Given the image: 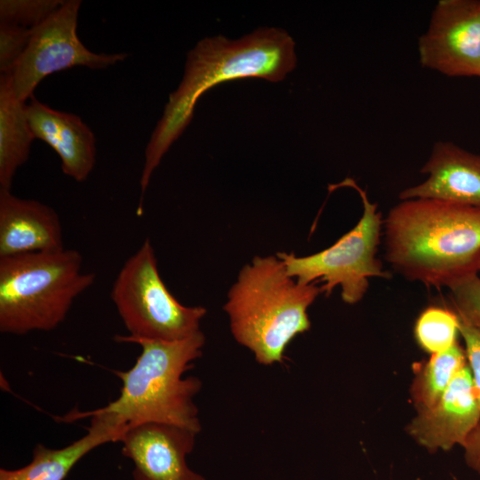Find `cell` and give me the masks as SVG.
I'll list each match as a JSON object with an SVG mask.
<instances>
[{"label":"cell","instance_id":"obj_10","mask_svg":"<svg viewBox=\"0 0 480 480\" xmlns=\"http://www.w3.org/2000/svg\"><path fill=\"white\" fill-rule=\"evenodd\" d=\"M196 432L180 426L144 422L130 426L120 439L122 454L134 464V480H205L187 465Z\"/></svg>","mask_w":480,"mask_h":480},{"label":"cell","instance_id":"obj_15","mask_svg":"<svg viewBox=\"0 0 480 480\" xmlns=\"http://www.w3.org/2000/svg\"><path fill=\"white\" fill-rule=\"evenodd\" d=\"M27 106L35 138L49 145L59 156L61 170L78 182L85 180L96 161L93 132L76 115L59 111L34 96Z\"/></svg>","mask_w":480,"mask_h":480},{"label":"cell","instance_id":"obj_7","mask_svg":"<svg viewBox=\"0 0 480 480\" xmlns=\"http://www.w3.org/2000/svg\"><path fill=\"white\" fill-rule=\"evenodd\" d=\"M340 187L355 189L362 200L363 215L357 224L335 244L319 252L304 257L292 252H278L276 256L298 283L324 282L321 287L326 296L340 286L343 301L356 304L366 293L370 278L388 279L391 275L384 270L377 258L383 224L378 204L371 202L366 191L351 178L329 185V189Z\"/></svg>","mask_w":480,"mask_h":480},{"label":"cell","instance_id":"obj_12","mask_svg":"<svg viewBox=\"0 0 480 480\" xmlns=\"http://www.w3.org/2000/svg\"><path fill=\"white\" fill-rule=\"evenodd\" d=\"M427 178L399 193L401 200L432 198L480 209V154L436 141L420 168Z\"/></svg>","mask_w":480,"mask_h":480},{"label":"cell","instance_id":"obj_9","mask_svg":"<svg viewBox=\"0 0 480 480\" xmlns=\"http://www.w3.org/2000/svg\"><path fill=\"white\" fill-rule=\"evenodd\" d=\"M417 50L425 68L480 78V0H439Z\"/></svg>","mask_w":480,"mask_h":480},{"label":"cell","instance_id":"obj_19","mask_svg":"<svg viewBox=\"0 0 480 480\" xmlns=\"http://www.w3.org/2000/svg\"><path fill=\"white\" fill-rule=\"evenodd\" d=\"M62 0H1L0 22L32 29L47 20Z\"/></svg>","mask_w":480,"mask_h":480},{"label":"cell","instance_id":"obj_2","mask_svg":"<svg viewBox=\"0 0 480 480\" xmlns=\"http://www.w3.org/2000/svg\"><path fill=\"white\" fill-rule=\"evenodd\" d=\"M383 224L386 260L410 281L450 289L480 272V209L406 199L389 210Z\"/></svg>","mask_w":480,"mask_h":480},{"label":"cell","instance_id":"obj_3","mask_svg":"<svg viewBox=\"0 0 480 480\" xmlns=\"http://www.w3.org/2000/svg\"><path fill=\"white\" fill-rule=\"evenodd\" d=\"M292 277L276 256H256L240 271L224 306L235 340L260 364L282 363L288 344L310 328L308 307L322 293Z\"/></svg>","mask_w":480,"mask_h":480},{"label":"cell","instance_id":"obj_4","mask_svg":"<svg viewBox=\"0 0 480 480\" xmlns=\"http://www.w3.org/2000/svg\"><path fill=\"white\" fill-rule=\"evenodd\" d=\"M204 342L201 331L180 340H132L131 343L141 347V353L131 369L115 372L123 382L119 397L94 411L116 416L127 428L160 422L199 433L201 424L194 397L202 382L196 377L183 375L202 356Z\"/></svg>","mask_w":480,"mask_h":480},{"label":"cell","instance_id":"obj_20","mask_svg":"<svg viewBox=\"0 0 480 480\" xmlns=\"http://www.w3.org/2000/svg\"><path fill=\"white\" fill-rule=\"evenodd\" d=\"M450 300L459 318L480 328V276H468L450 288Z\"/></svg>","mask_w":480,"mask_h":480},{"label":"cell","instance_id":"obj_18","mask_svg":"<svg viewBox=\"0 0 480 480\" xmlns=\"http://www.w3.org/2000/svg\"><path fill=\"white\" fill-rule=\"evenodd\" d=\"M459 322L452 309L430 306L420 313L416 321V340L431 355L445 351L457 342Z\"/></svg>","mask_w":480,"mask_h":480},{"label":"cell","instance_id":"obj_17","mask_svg":"<svg viewBox=\"0 0 480 480\" xmlns=\"http://www.w3.org/2000/svg\"><path fill=\"white\" fill-rule=\"evenodd\" d=\"M467 364L465 349L458 342L445 351L431 355L412 383L411 397L417 411L435 406Z\"/></svg>","mask_w":480,"mask_h":480},{"label":"cell","instance_id":"obj_8","mask_svg":"<svg viewBox=\"0 0 480 480\" xmlns=\"http://www.w3.org/2000/svg\"><path fill=\"white\" fill-rule=\"evenodd\" d=\"M79 0L63 4L31 29L29 42L10 74L15 95L23 102L34 96L39 83L49 75L83 66L102 69L125 60V53H96L87 49L77 33Z\"/></svg>","mask_w":480,"mask_h":480},{"label":"cell","instance_id":"obj_22","mask_svg":"<svg viewBox=\"0 0 480 480\" xmlns=\"http://www.w3.org/2000/svg\"><path fill=\"white\" fill-rule=\"evenodd\" d=\"M459 320V333L465 343L467 361L480 404V328Z\"/></svg>","mask_w":480,"mask_h":480},{"label":"cell","instance_id":"obj_6","mask_svg":"<svg viewBox=\"0 0 480 480\" xmlns=\"http://www.w3.org/2000/svg\"><path fill=\"white\" fill-rule=\"evenodd\" d=\"M110 298L129 332L116 335L118 342L183 340L200 331V322L206 314L203 307L182 305L169 292L159 275L148 238L124 262Z\"/></svg>","mask_w":480,"mask_h":480},{"label":"cell","instance_id":"obj_14","mask_svg":"<svg viewBox=\"0 0 480 480\" xmlns=\"http://www.w3.org/2000/svg\"><path fill=\"white\" fill-rule=\"evenodd\" d=\"M63 249L60 220L52 207L0 188V258Z\"/></svg>","mask_w":480,"mask_h":480},{"label":"cell","instance_id":"obj_13","mask_svg":"<svg viewBox=\"0 0 480 480\" xmlns=\"http://www.w3.org/2000/svg\"><path fill=\"white\" fill-rule=\"evenodd\" d=\"M90 417L87 433L78 440L60 449H52L37 444L31 461L17 469H0V480H63L71 468L96 447L119 441L127 427L111 414L95 411H71L61 417L64 422Z\"/></svg>","mask_w":480,"mask_h":480},{"label":"cell","instance_id":"obj_5","mask_svg":"<svg viewBox=\"0 0 480 480\" xmlns=\"http://www.w3.org/2000/svg\"><path fill=\"white\" fill-rule=\"evenodd\" d=\"M74 249L0 258V332L23 335L55 329L95 274Z\"/></svg>","mask_w":480,"mask_h":480},{"label":"cell","instance_id":"obj_21","mask_svg":"<svg viewBox=\"0 0 480 480\" xmlns=\"http://www.w3.org/2000/svg\"><path fill=\"white\" fill-rule=\"evenodd\" d=\"M31 36V29L0 22V70L11 74L23 54Z\"/></svg>","mask_w":480,"mask_h":480},{"label":"cell","instance_id":"obj_11","mask_svg":"<svg viewBox=\"0 0 480 480\" xmlns=\"http://www.w3.org/2000/svg\"><path fill=\"white\" fill-rule=\"evenodd\" d=\"M480 423V404L467 364L456 375L439 402L418 412L407 433L430 452L463 447Z\"/></svg>","mask_w":480,"mask_h":480},{"label":"cell","instance_id":"obj_1","mask_svg":"<svg viewBox=\"0 0 480 480\" xmlns=\"http://www.w3.org/2000/svg\"><path fill=\"white\" fill-rule=\"evenodd\" d=\"M297 64L295 43L279 28H260L236 40L222 36L199 41L188 53L185 71L172 92L145 149L141 195L171 146L189 124L199 98L223 82L244 77L279 82Z\"/></svg>","mask_w":480,"mask_h":480},{"label":"cell","instance_id":"obj_16","mask_svg":"<svg viewBox=\"0 0 480 480\" xmlns=\"http://www.w3.org/2000/svg\"><path fill=\"white\" fill-rule=\"evenodd\" d=\"M26 102L15 95L10 74L0 76V188L11 190L16 171L28 158L36 139Z\"/></svg>","mask_w":480,"mask_h":480},{"label":"cell","instance_id":"obj_23","mask_svg":"<svg viewBox=\"0 0 480 480\" xmlns=\"http://www.w3.org/2000/svg\"><path fill=\"white\" fill-rule=\"evenodd\" d=\"M466 464L480 476V423L463 445Z\"/></svg>","mask_w":480,"mask_h":480}]
</instances>
